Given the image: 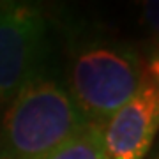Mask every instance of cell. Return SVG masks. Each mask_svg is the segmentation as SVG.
Returning a JSON list of instances; mask_svg holds the SVG:
<instances>
[{
    "mask_svg": "<svg viewBox=\"0 0 159 159\" xmlns=\"http://www.w3.org/2000/svg\"><path fill=\"white\" fill-rule=\"evenodd\" d=\"M89 124L55 69L35 74L4 108L0 159H37Z\"/></svg>",
    "mask_w": 159,
    "mask_h": 159,
    "instance_id": "obj_1",
    "label": "cell"
},
{
    "mask_svg": "<svg viewBox=\"0 0 159 159\" xmlns=\"http://www.w3.org/2000/svg\"><path fill=\"white\" fill-rule=\"evenodd\" d=\"M136 48L108 37H80L69 46L67 90L89 124L104 122L147 81Z\"/></svg>",
    "mask_w": 159,
    "mask_h": 159,
    "instance_id": "obj_2",
    "label": "cell"
},
{
    "mask_svg": "<svg viewBox=\"0 0 159 159\" xmlns=\"http://www.w3.org/2000/svg\"><path fill=\"white\" fill-rule=\"evenodd\" d=\"M53 64V41L44 11L29 2L0 4V108Z\"/></svg>",
    "mask_w": 159,
    "mask_h": 159,
    "instance_id": "obj_3",
    "label": "cell"
},
{
    "mask_svg": "<svg viewBox=\"0 0 159 159\" xmlns=\"http://www.w3.org/2000/svg\"><path fill=\"white\" fill-rule=\"evenodd\" d=\"M102 127L108 159H145L159 131V89L147 80Z\"/></svg>",
    "mask_w": 159,
    "mask_h": 159,
    "instance_id": "obj_4",
    "label": "cell"
},
{
    "mask_svg": "<svg viewBox=\"0 0 159 159\" xmlns=\"http://www.w3.org/2000/svg\"><path fill=\"white\" fill-rule=\"evenodd\" d=\"M37 159H108L102 145V127L87 124L76 134Z\"/></svg>",
    "mask_w": 159,
    "mask_h": 159,
    "instance_id": "obj_5",
    "label": "cell"
},
{
    "mask_svg": "<svg viewBox=\"0 0 159 159\" xmlns=\"http://www.w3.org/2000/svg\"><path fill=\"white\" fill-rule=\"evenodd\" d=\"M142 16H143V25L148 29L150 35L159 43V0L143 2Z\"/></svg>",
    "mask_w": 159,
    "mask_h": 159,
    "instance_id": "obj_6",
    "label": "cell"
},
{
    "mask_svg": "<svg viewBox=\"0 0 159 159\" xmlns=\"http://www.w3.org/2000/svg\"><path fill=\"white\" fill-rule=\"evenodd\" d=\"M147 73L152 76V81L157 85V89H159V50L156 51L152 57H150V60H148Z\"/></svg>",
    "mask_w": 159,
    "mask_h": 159,
    "instance_id": "obj_7",
    "label": "cell"
},
{
    "mask_svg": "<svg viewBox=\"0 0 159 159\" xmlns=\"http://www.w3.org/2000/svg\"><path fill=\"white\" fill-rule=\"evenodd\" d=\"M154 159H159V154H157V156H156V157H154Z\"/></svg>",
    "mask_w": 159,
    "mask_h": 159,
    "instance_id": "obj_8",
    "label": "cell"
}]
</instances>
